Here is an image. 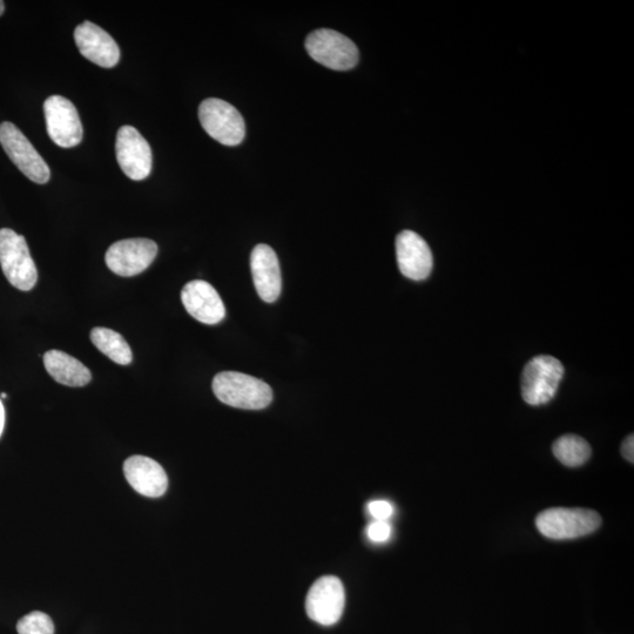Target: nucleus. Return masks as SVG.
Masks as SVG:
<instances>
[{"label":"nucleus","instance_id":"1","mask_svg":"<svg viewBox=\"0 0 634 634\" xmlns=\"http://www.w3.org/2000/svg\"><path fill=\"white\" fill-rule=\"evenodd\" d=\"M213 391L227 406L261 410L273 401V390L266 382L238 372H222L214 377Z\"/></svg>","mask_w":634,"mask_h":634},{"label":"nucleus","instance_id":"2","mask_svg":"<svg viewBox=\"0 0 634 634\" xmlns=\"http://www.w3.org/2000/svg\"><path fill=\"white\" fill-rule=\"evenodd\" d=\"M0 266L13 287L23 292L35 288L38 272L28 242L10 228L0 229Z\"/></svg>","mask_w":634,"mask_h":634},{"label":"nucleus","instance_id":"3","mask_svg":"<svg viewBox=\"0 0 634 634\" xmlns=\"http://www.w3.org/2000/svg\"><path fill=\"white\" fill-rule=\"evenodd\" d=\"M536 525L544 537L565 541L597 531L602 525V518L598 512L589 509L552 508L538 515Z\"/></svg>","mask_w":634,"mask_h":634},{"label":"nucleus","instance_id":"4","mask_svg":"<svg viewBox=\"0 0 634 634\" xmlns=\"http://www.w3.org/2000/svg\"><path fill=\"white\" fill-rule=\"evenodd\" d=\"M564 376L556 357L539 355L526 363L522 374V396L530 406H543L555 397Z\"/></svg>","mask_w":634,"mask_h":634},{"label":"nucleus","instance_id":"5","mask_svg":"<svg viewBox=\"0 0 634 634\" xmlns=\"http://www.w3.org/2000/svg\"><path fill=\"white\" fill-rule=\"evenodd\" d=\"M199 120L208 136L225 146H238L246 136L245 120L227 101L209 98L199 107Z\"/></svg>","mask_w":634,"mask_h":634},{"label":"nucleus","instance_id":"6","mask_svg":"<svg viewBox=\"0 0 634 634\" xmlns=\"http://www.w3.org/2000/svg\"><path fill=\"white\" fill-rule=\"evenodd\" d=\"M306 49L315 62L335 71L353 69L359 63V49L342 33L322 29L307 37Z\"/></svg>","mask_w":634,"mask_h":634},{"label":"nucleus","instance_id":"7","mask_svg":"<svg viewBox=\"0 0 634 634\" xmlns=\"http://www.w3.org/2000/svg\"><path fill=\"white\" fill-rule=\"evenodd\" d=\"M0 144L25 177L39 185L49 182V166L16 125L8 121L0 124Z\"/></svg>","mask_w":634,"mask_h":634},{"label":"nucleus","instance_id":"8","mask_svg":"<svg viewBox=\"0 0 634 634\" xmlns=\"http://www.w3.org/2000/svg\"><path fill=\"white\" fill-rule=\"evenodd\" d=\"M345 606V588L341 580L334 576L317 579L306 599L308 617L323 626H332L339 622Z\"/></svg>","mask_w":634,"mask_h":634},{"label":"nucleus","instance_id":"9","mask_svg":"<svg viewBox=\"0 0 634 634\" xmlns=\"http://www.w3.org/2000/svg\"><path fill=\"white\" fill-rule=\"evenodd\" d=\"M47 133L63 148L78 146L83 140V125L76 106L60 96L47 98L44 104Z\"/></svg>","mask_w":634,"mask_h":634},{"label":"nucleus","instance_id":"10","mask_svg":"<svg viewBox=\"0 0 634 634\" xmlns=\"http://www.w3.org/2000/svg\"><path fill=\"white\" fill-rule=\"evenodd\" d=\"M158 245L150 239H127L107 249L105 261L114 274L131 278L146 271L157 258Z\"/></svg>","mask_w":634,"mask_h":634},{"label":"nucleus","instance_id":"11","mask_svg":"<svg viewBox=\"0 0 634 634\" xmlns=\"http://www.w3.org/2000/svg\"><path fill=\"white\" fill-rule=\"evenodd\" d=\"M118 164L126 177L141 181L152 172L153 155L150 144L137 128L123 126L117 133Z\"/></svg>","mask_w":634,"mask_h":634},{"label":"nucleus","instance_id":"12","mask_svg":"<svg viewBox=\"0 0 634 634\" xmlns=\"http://www.w3.org/2000/svg\"><path fill=\"white\" fill-rule=\"evenodd\" d=\"M396 256L401 273L408 279L426 280L433 271V253L426 240L413 231L397 235Z\"/></svg>","mask_w":634,"mask_h":634},{"label":"nucleus","instance_id":"13","mask_svg":"<svg viewBox=\"0 0 634 634\" xmlns=\"http://www.w3.org/2000/svg\"><path fill=\"white\" fill-rule=\"evenodd\" d=\"M181 301L193 319L205 325H218L226 316V308L217 289L204 280L188 282L182 288Z\"/></svg>","mask_w":634,"mask_h":634},{"label":"nucleus","instance_id":"14","mask_svg":"<svg viewBox=\"0 0 634 634\" xmlns=\"http://www.w3.org/2000/svg\"><path fill=\"white\" fill-rule=\"evenodd\" d=\"M74 40L82 55L90 62L112 69L120 60V50L109 33L91 22H84L74 31Z\"/></svg>","mask_w":634,"mask_h":634},{"label":"nucleus","instance_id":"15","mask_svg":"<svg viewBox=\"0 0 634 634\" xmlns=\"http://www.w3.org/2000/svg\"><path fill=\"white\" fill-rule=\"evenodd\" d=\"M254 286L261 300L273 303L282 290L281 269L278 255L272 247L258 245L251 254Z\"/></svg>","mask_w":634,"mask_h":634},{"label":"nucleus","instance_id":"16","mask_svg":"<svg viewBox=\"0 0 634 634\" xmlns=\"http://www.w3.org/2000/svg\"><path fill=\"white\" fill-rule=\"evenodd\" d=\"M124 474L138 494L158 498L166 494L168 477L163 467L150 457L132 456L124 463Z\"/></svg>","mask_w":634,"mask_h":634},{"label":"nucleus","instance_id":"17","mask_svg":"<svg viewBox=\"0 0 634 634\" xmlns=\"http://www.w3.org/2000/svg\"><path fill=\"white\" fill-rule=\"evenodd\" d=\"M44 366L47 373L58 383L67 387H85L92 380L90 369L73 356L50 350L44 355Z\"/></svg>","mask_w":634,"mask_h":634},{"label":"nucleus","instance_id":"18","mask_svg":"<svg viewBox=\"0 0 634 634\" xmlns=\"http://www.w3.org/2000/svg\"><path fill=\"white\" fill-rule=\"evenodd\" d=\"M91 341L101 353L120 366H127L133 360L131 347L119 333L109 328L92 329Z\"/></svg>","mask_w":634,"mask_h":634},{"label":"nucleus","instance_id":"19","mask_svg":"<svg viewBox=\"0 0 634 634\" xmlns=\"http://www.w3.org/2000/svg\"><path fill=\"white\" fill-rule=\"evenodd\" d=\"M553 455L557 460L569 468H577L590 460L591 447L584 438L576 435L559 437L553 443Z\"/></svg>","mask_w":634,"mask_h":634},{"label":"nucleus","instance_id":"20","mask_svg":"<svg viewBox=\"0 0 634 634\" xmlns=\"http://www.w3.org/2000/svg\"><path fill=\"white\" fill-rule=\"evenodd\" d=\"M19 634H55V624L50 616L40 611H33L19 620Z\"/></svg>","mask_w":634,"mask_h":634},{"label":"nucleus","instance_id":"21","mask_svg":"<svg viewBox=\"0 0 634 634\" xmlns=\"http://www.w3.org/2000/svg\"><path fill=\"white\" fill-rule=\"evenodd\" d=\"M391 532L393 529L387 521H375L367 529L368 538L374 543H386L391 537Z\"/></svg>","mask_w":634,"mask_h":634},{"label":"nucleus","instance_id":"22","mask_svg":"<svg viewBox=\"0 0 634 634\" xmlns=\"http://www.w3.org/2000/svg\"><path fill=\"white\" fill-rule=\"evenodd\" d=\"M368 511L370 516L375 518V521H388V519L394 514L393 504L388 501H373L368 504Z\"/></svg>","mask_w":634,"mask_h":634},{"label":"nucleus","instance_id":"23","mask_svg":"<svg viewBox=\"0 0 634 634\" xmlns=\"http://www.w3.org/2000/svg\"><path fill=\"white\" fill-rule=\"evenodd\" d=\"M622 453L627 461L634 462V437L630 435L622 445Z\"/></svg>","mask_w":634,"mask_h":634},{"label":"nucleus","instance_id":"24","mask_svg":"<svg viewBox=\"0 0 634 634\" xmlns=\"http://www.w3.org/2000/svg\"><path fill=\"white\" fill-rule=\"evenodd\" d=\"M5 427V408L2 400H0V437L3 435Z\"/></svg>","mask_w":634,"mask_h":634},{"label":"nucleus","instance_id":"25","mask_svg":"<svg viewBox=\"0 0 634 634\" xmlns=\"http://www.w3.org/2000/svg\"><path fill=\"white\" fill-rule=\"evenodd\" d=\"M4 11H5V4L4 2H2V0H0V16L3 15Z\"/></svg>","mask_w":634,"mask_h":634},{"label":"nucleus","instance_id":"26","mask_svg":"<svg viewBox=\"0 0 634 634\" xmlns=\"http://www.w3.org/2000/svg\"><path fill=\"white\" fill-rule=\"evenodd\" d=\"M0 397H2V399H8V395H6L5 393H3L2 395H0Z\"/></svg>","mask_w":634,"mask_h":634}]
</instances>
